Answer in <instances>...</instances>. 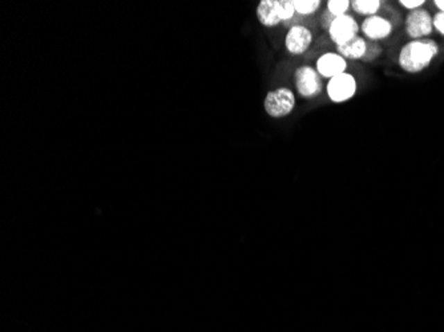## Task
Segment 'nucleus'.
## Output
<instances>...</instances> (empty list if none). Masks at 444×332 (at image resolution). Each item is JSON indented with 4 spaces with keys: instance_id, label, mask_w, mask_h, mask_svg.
Masks as SVG:
<instances>
[{
    "instance_id": "obj_18",
    "label": "nucleus",
    "mask_w": 444,
    "mask_h": 332,
    "mask_svg": "<svg viewBox=\"0 0 444 332\" xmlns=\"http://www.w3.org/2000/svg\"><path fill=\"white\" fill-rule=\"evenodd\" d=\"M434 21V28L439 32L441 35H444V12H438L432 17Z\"/></svg>"
},
{
    "instance_id": "obj_17",
    "label": "nucleus",
    "mask_w": 444,
    "mask_h": 332,
    "mask_svg": "<svg viewBox=\"0 0 444 332\" xmlns=\"http://www.w3.org/2000/svg\"><path fill=\"white\" fill-rule=\"evenodd\" d=\"M425 3H426L425 0H400V1H399V4H400L402 7H404V8H407V10H411V11L419 10Z\"/></svg>"
},
{
    "instance_id": "obj_16",
    "label": "nucleus",
    "mask_w": 444,
    "mask_h": 332,
    "mask_svg": "<svg viewBox=\"0 0 444 332\" xmlns=\"http://www.w3.org/2000/svg\"><path fill=\"white\" fill-rule=\"evenodd\" d=\"M381 53L382 48L379 47L375 42L367 43V51H366V55L365 58H364V60H365V62H373V60H375Z\"/></svg>"
},
{
    "instance_id": "obj_9",
    "label": "nucleus",
    "mask_w": 444,
    "mask_h": 332,
    "mask_svg": "<svg viewBox=\"0 0 444 332\" xmlns=\"http://www.w3.org/2000/svg\"><path fill=\"white\" fill-rule=\"evenodd\" d=\"M393 23L381 15L368 16L361 24V31L370 42L387 39L393 33Z\"/></svg>"
},
{
    "instance_id": "obj_14",
    "label": "nucleus",
    "mask_w": 444,
    "mask_h": 332,
    "mask_svg": "<svg viewBox=\"0 0 444 332\" xmlns=\"http://www.w3.org/2000/svg\"><path fill=\"white\" fill-rule=\"evenodd\" d=\"M350 7H351L350 0H329L327 1V12L333 17L346 15Z\"/></svg>"
},
{
    "instance_id": "obj_1",
    "label": "nucleus",
    "mask_w": 444,
    "mask_h": 332,
    "mask_svg": "<svg viewBox=\"0 0 444 332\" xmlns=\"http://www.w3.org/2000/svg\"><path fill=\"white\" fill-rule=\"evenodd\" d=\"M438 52L439 47L435 40L427 37L411 40L400 49L398 63L407 73H420L436 58Z\"/></svg>"
},
{
    "instance_id": "obj_4",
    "label": "nucleus",
    "mask_w": 444,
    "mask_h": 332,
    "mask_svg": "<svg viewBox=\"0 0 444 332\" xmlns=\"http://www.w3.org/2000/svg\"><path fill=\"white\" fill-rule=\"evenodd\" d=\"M358 91V81L350 72L341 73L333 79L327 80L326 94L334 104H343L350 101Z\"/></svg>"
},
{
    "instance_id": "obj_7",
    "label": "nucleus",
    "mask_w": 444,
    "mask_h": 332,
    "mask_svg": "<svg viewBox=\"0 0 444 332\" xmlns=\"http://www.w3.org/2000/svg\"><path fill=\"white\" fill-rule=\"evenodd\" d=\"M313 43V32L306 26H293L285 36L286 51L291 55H303Z\"/></svg>"
},
{
    "instance_id": "obj_15",
    "label": "nucleus",
    "mask_w": 444,
    "mask_h": 332,
    "mask_svg": "<svg viewBox=\"0 0 444 332\" xmlns=\"http://www.w3.org/2000/svg\"><path fill=\"white\" fill-rule=\"evenodd\" d=\"M293 0H278V16L281 21H289L296 15Z\"/></svg>"
},
{
    "instance_id": "obj_12",
    "label": "nucleus",
    "mask_w": 444,
    "mask_h": 332,
    "mask_svg": "<svg viewBox=\"0 0 444 332\" xmlns=\"http://www.w3.org/2000/svg\"><path fill=\"white\" fill-rule=\"evenodd\" d=\"M381 0H352L351 8L359 15L374 16L381 8Z\"/></svg>"
},
{
    "instance_id": "obj_6",
    "label": "nucleus",
    "mask_w": 444,
    "mask_h": 332,
    "mask_svg": "<svg viewBox=\"0 0 444 332\" xmlns=\"http://www.w3.org/2000/svg\"><path fill=\"white\" fill-rule=\"evenodd\" d=\"M434 30L432 16L426 10H415L411 11L406 19V32L413 39H426Z\"/></svg>"
},
{
    "instance_id": "obj_11",
    "label": "nucleus",
    "mask_w": 444,
    "mask_h": 332,
    "mask_svg": "<svg viewBox=\"0 0 444 332\" xmlns=\"http://www.w3.org/2000/svg\"><path fill=\"white\" fill-rule=\"evenodd\" d=\"M366 51H367V42L362 36H355L351 39L349 43L336 47V53H339L346 60H364Z\"/></svg>"
},
{
    "instance_id": "obj_19",
    "label": "nucleus",
    "mask_w": 444,
    "mask_h": 332,
    "mask_svg": "<svg viewBox=\"0 0 444 332\" xmlns=\"http://www.w3.org/2000/svg\"><path fill=\"white\" fill-rule=\"evenodd\" d=\"M434 4L441 10V12H444V0H435Z\"/></svg>"
},
{
    "instance_id": "obj_8",
    "label": "nucleus",
    "mask_w": 444,
    "mask_h": 332,
    "mask_svg": "<svg viewBox=\"0 0 444 332\" xmlns=\"http://www.w3.org/2000/svg\"><path fill=\"white\" fill-rule=\"evenodd\" d=\"M316 69L322 79H333L341 73L348 72V60L336 52H326L318 58Z\"/></svg>"
},
{
    "instance_id": "obj_3",
    "label": "nucleus",
    "mask_w": 444,
    "mask_h": 332,
    "mask_svg": "<svg viewBox=\"0 0 444 332\" xmlns=\"http://www.w3.org/2000/svg\"><path fill=\"white\" fill-rule=\"evenodd\" d=\"M294 85L297 94L302 98L311 100L322 94L323 91V79L318 73L316 67L301 65L294 72Z\"/></svg>"
},
{
    "instance_id": "obj_13",
    "label": "nucleus",
    "mask_w": 444,
    "mask_h": 332,
    "mask_svg": "<svg viewBox=\"0 0 444 332\" xmlns=\"http://www.w3.org/2000/svg\"><path fill=\"white\" fill-rule=\"evenodd\" d=\"M293 4L297 14L309 16L317 12L322 1L321 0H293Z\"/></svg>"
},
{
    "instance_id": "obj_10",
    "label": "nucleus",
    "mask_w": 444,
    "mask_h": 332,
    "mask_svg": "<svg viewBox=\"0 0 444 332\" xmlns=\"http://www.w3.org/2000/svg\"><path fill=\"white\" fill-rule=\"evenodd\" d=\"M255 12L261 26L266 28H274L282 23L278 16V0H261Z\"/></svg>"
},
{
    "instance_id": "obj_5",
    "label": "nucleus",
    "mask_w": 444,
    "mask_h": 332,
    "mask_svg": "<svg viewBox=\"0 0 444 332\" xmlns=\"http://www.w3.org/2000/svg\"><path fill=\"white\" fill-rule=\"evenodd\" d=\"M327 32L334 44L339 47L349 43L350 40L354 39L355 36H358L359 24L352 16H338L332 20Z\"/></svg>"
},
{
    "instance_id": "obj_2",
    "label": "nucleus",
    "mask_w": 444,
    "mask_h": 332,
    "mask_svg": "<svg viewBox=\"0 0 444 332\" xmlns=\"http://www.w3.org/2000/svg\"><path fill=\"white\" fill-rule=\"evenodd\" d=\"M297 107V98L293 89L280 87L268 92L264 100V110L271 119H285Z\"/></svg>"
}]
</instances>
